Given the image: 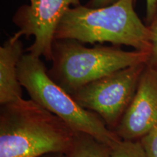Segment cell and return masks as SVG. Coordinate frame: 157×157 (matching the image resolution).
I'll use <instances>...</instances> for the list:
<instances>
[{"label": "cell", "mask_w": 157, "mask_h": 157, "mask_svg": "<svg viewBox=\"0 0 157 157\" xmlns=\"http://www.w3.org/2000/svg\"><path fill=\"white\" fill-rule=\"evenodd\" d=\"M119 0H89L86 6L90 8H99L113 5Z\"/></svg>", "instance_id": "5bb4252c"}, {"label": "cell", "mask_w": 157, "mask_h": 157, "mask_svg": "<svg viewBox=\"0 0 157 157\" xmlns=\"http://www.w3.org/2000/svg\"><path fill=\"white\" fill-rule=\"evenodd\" d=\"M40 58L24 54L17 67L19 82L31 99L61 119L77 132L90 135L111 147L121 140L96 113L84 109L55 82Z\"/></svg>", "instance_id": "277c9868"}, {"label": "cell", "mask_w": 157, "mask_h": 157, "mask_svg": "<svg viewBox=\"0 0 157 157\" xmlns=\"http://www.w3.org/2000/svg\"><path fill=\"white\" fill-rule=\"evenodd\" d=\"M134 3L135 0H119L99 8L82 5L69 8L57 26L54 39H74L92 44L109 42L148 53L150 29L137 15Z\"/></svg>", "instance_id": "7a4b0ae2"}, {"label": "cell", "mask_w": 157, "mask_h": 157, "mask_svg": "<svg viewBox=\"0 0 157 157\" xmlns=\"http://www.w3.org/2000/svg\"><path fill=\"white\" fill-rule=\"evenodd\" d=\"M81 0H29L21 6L13 15V21L21 36H34L27 49L33 56L52 60L55 32L60 19L71 7L81 5Z\"/></svg>", "instance_id": "8992f818"}, {"label": "cell", "mask_w": 157, "mask_h": 157, "mask_svg": "<svg viewBox=\"0 0 157 157\" xmlns=\"http://www.w3.org/2000/svg\"><path fill=\"white\" fill-rule=\"evenodd\" d=\"M78 132L33 100L1 105L0 157L66 154Z\"/></svg>", "instance_id": "6da1fadb"}, {"label": "cell", "mask_w": 157, "mask_h": 157, "mask_svg": "<svg viewBox=\"0 0 157 157\" xmlns=\"http://www.w3.org/2000/svg\"><path fill=\"white\" fill-rule=\"evenodd\" d=\"M157 7V0H146V21L148 23L152 21Z\"/></svg>", "instance_id": "4fadbf2b"}, {"label": "cell", "mask_w": 157, "mask_h": 157, "mask_svg": "<svg viewBox=\"0 0 157 157\" xmlns=\"http://www.w3.org/2000/svg\"><path fill=\"white\" fill-rule=\"evenodd\" d=\"M74 39H55L50 78L71 95L76 90L104 76L140 63H146L148 53L125 51L119 46L87 48Z\"/></svg>", "instance_id": "3957f363"}, {"label": "cell", "mask_w": 157, "mask_h": 157, "mask_svg": "<svg viewBox=\"0 0 157 157\" xmlns=\"http://www.w3.org/2000/svg\"><path fill=\"white\" fill-rule=\"evenodd\" d=\"M146 157H157V127L140 139Z\"/></svg>", "instance_id": "7c38bea8"}, {"label": "cell", "mask_w": 157, "mask_h": 157, "mask_svg": "<svg viewBox=\"0 0 157 157\" xmlns=\"http://www.w3.org/2000/svg\"><path fill=\"white\" fill-rule=\"evenodd\" d=\"M110 147L92 135L78 132L66 157H109Z\"/></svg>", "instance_id": "9c48e42d"}, {"label": "cell", "mask_w": 157, "mask_h": 157, "mask_svg": "<svg viewBox=\"0 0 157 157\" xmlns=\"http://www.w3.org/2000/svg\"><path fill=\"white\" fill-rule=\"evenodd\" d=\"M148 25L151 33V49L146 64L157 71V7L152 21Z\"/></svg>", "instance_id": "8fae6325"}, {"label": "cell", "mask_w": 157, "mask_h": 157, "mask_svg": "<svg viewBox=\"0 0 157 157\" xmlns=\"http://www.w3.org/2000/svg\"><path fill=\"white\" fill-rule=\"evenodd\" d=\"M146 66V63H140L119 70L86 84L71 95L114 132L134 97Z\"/></svg>", "instance_id": "5b68a950"}, {"label": "cell", "mask_w": 157, "mask_h": 157, "mask_svg": "<svg viewBox=\"0 0 157 157\" xmlns=\"http://www.w3.org/2000/svg\"><path fill=\"white\" fill-rule=\"evenodd\" d=\"M109 157H146L139 140H120L110 147Z\"/></svg>", "instance_id": "30bf717a"}, {"label": "cell", "mask_w": 157, "mask_h": 157, "mask_svg": "<svg viewBox=\"0 0 157 157\" xmlns=\"http://www.w3.org/2000/svg\"><path fill=\"white\" fill-rule=\"evenodd\" d=\"M39 157H66V154H63V153H52V154H45Z\"/></svg>", "instance_id": "9a60e30c"}, {"label": "cell", "mask_w": 157, "mask_h": 157, "mask_svg": "<svg viewBox=\"0 0 157 157\" xmlns=\"http://www.w3.org/2000/svg\"><path fill=\"white\" fill-rule=\"evenodd\" d=\"M157 127V71L146 66L132 101L114 132L121 140H136Z\"/></svg>", "instance_id": "52a82bcc"}, {"label": "cell", "mask_w": 157, "mask_h": 157, "mask_svg": "<svg viewBox=\"0 0 157 157\" xmlns=\"http://www.w3.org/2000/svg\"><path fill=\"white\" fill-rule=\"evenodd\" d=\"M21 36L16 32L0 47V104L22 99L17 67L23 52Z\"/></svg>", "instance_id": "ba28073f"}]
</instances>
